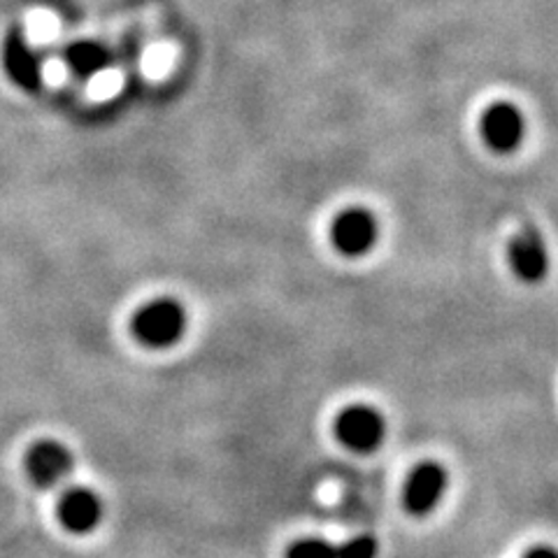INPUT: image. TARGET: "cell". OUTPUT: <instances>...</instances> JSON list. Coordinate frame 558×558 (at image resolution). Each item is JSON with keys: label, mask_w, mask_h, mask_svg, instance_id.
Here are the masks:
<instances>
[{"label": "cell", "mask_w": 558, "mask_h": 558, "mask_svg": "<svg viewBox=\"0 0 558 558\" xmlns=\"http://www.w3.org/2000/svg\"><path fill=\"white\" fill-rule=\"evenodd\" d=\"M186 328V312L178 301L159 299L135 314L133 336L154 349L180 342Z\"/></svg>", "instance_id": "6da1fadb"}, {"label": "cell", "mask_w": 558, "mask_h": 558, "mask_svg": "<svg viewBox=\"0 0 558 558\" xmlns=\"http://www.w3.org/2000/svg\"><path fill=\"white\" fill-rule=\"evenodd\" d=\"M336 435L347 449L368 453L381 445L384 435H387V424L371 405H349L336 418Z\"/></svg>", "instance_id": "7a4b0ae2"}, {"label": "cell", "mask_w": 558, "mask_h": 558, "mask_svg": "<svg viewBox=\"0 0 558 558\" xmlns=\"http://www.w3.org/2000/svg\"><path fill=\"white\" fill-rule=\"evenodd\" d=\"M484 143L498 154L514 151L526 137V119L512 102L488 105L480 121Z\"/></svg>", "instance_id": "3957f363"}, {"label": "cell", "mask_w": 558, "mask_h": 558, "mask_svg": "<svg viewBox=\"0 0 558 558\" xmlns=\"http://www.w3.org/2000/svg\"><path fill=\"white\" fill-rule=\"evenodd\" d=\"M3 68L20 89L35 94L43 89V59L35 51L22 26H14L3 40Z\"/></svg>", "instance_id": "277c9868"}, {"label": "cell", "mask_w": 558, "mask_h": 558, "mask_svg": "<svg viewBox=\"0 0 558 558\" xmlns=\"http://www.w3.org/2000/svg\"><path fill=\"white\" fill-rule=\"evenodd\" d=\"M75 468L70 449L59 440H38L26 453V473L40 488L61 486Z\"/></svg>", "instance_id": "5b68a950"}, {"label": "cell", "mask_w": 558, "mask_h": 558, "mask_svg": "<svg viewBox=\"0 0 558 558\" xmlns=\"http://www.w3.org/2000/svg\"><path fill=\"white\" fill-rule=\"evenodd\" d=\"M379 226L373 213L363 207L344 209L330 226V240H333L336 250L344 256H363L368 254L377 242Z\"/></svg>", "instance_id": "8992f818"}, {"label": "cell", "mask_w": 558, "mask_h": 558, "mask_svg": "<svg viewBox=\"0 0 558 558\" xmlns=\"http://www.w3.org/2000/svg\"><path fill=\"white\" fill-rule=\"evenodd\" d=\"M449 486V473L435 461H424L418 463L405 484V510L414 517H424L430 514L435 508H438L445 492Z\"/></svg>", "instance_id": "52a82bcc"}, {"label": "cell", "mask_w": 558, "mask_h": 558, "mask_svg": "<svg viewBox=\"0 0 558 558\" xmlns=\"http://www.w3.org/2000/svg\"><path fill=\"white\" fill-rule=\"evenodd\" d=\"M510 266L526 284H539L549 272V252L543 233L526 223L510 244Z\"/></svg>", "instance_id": "ba28073f"}, {"label": "cell", "mask_w": 558, "mask_h": 558, "mask_svg": "<svg viewBox=\"0 0 558 558\" xmlns=\"http://www.w3.org/2000/svg\"><path fill=\"white\" fill-rule=\"evenodd\" d=\"M105 517L102 498L89 486H70L59 500L61 526L75 535L94 533Z\"/></svg>", "instance_id": "9c48e42d"}, {"label": "cell", "mask_w": 558, "mask_h": 558, "mask_svg": "<svg viewBox=\"0 0 558 558\" xmlns=\"http://www.w3.org/2000/svg\"><path fill=\"white\" fill-rule=\"evenodd\" d=\"M68 68L73 70V73L80 80H89L94 75H98L100 70H105L112 61V54L108 51V47L100 45V43H92V40H82L70 45L63 54Z\"/></svg>", "instance_id": "30bf717a"}, {"label": "cell", "mask_w": 558, "mask_h": 558, "mask_svg": "<svg viewBox=\"0 0 558 558\" xmlns=\"http://www.w3.org/2000/svg\"><path fill=\"white\" fill-rule=\"evenodd\" d=\"M287 558H338V545L324 537H305L289 549Z\"/></svg>", "instance_id": "8fae6325"}, {"label": "cell", "mask_w": 558, "mask_h": 558, "mask_svg": "<svg viewBox=\"0 0 558 558\" xmlns=\"http://www.w3.org/2000/svg\"><path fill=\"white\" fill-rule=\"evenodd\" d=\"M338 558H377V539L371 535H359L338 545Z\"/></svg>", "instance_id": "7c38bea8"}, {"label": "cell", "mask_w": 558, "mask_h": 558, "mask_svg": "<svg viewBox=\"0 0 558 558\" xmlns=\"http://www.w3.org/2000/svg\"><path fill=\"white\" fill-rule=\"evenodd\" d=\"M523 558H558V549L547 547V545L533 547L531 551H526V556H523Z\"/></svg>", "instance_id": "4fadbf2b"}]
</instances>
